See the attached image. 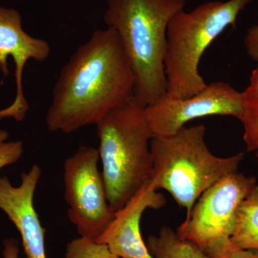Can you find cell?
I'll list each match as a JSON object with an SVG mask.
<instances>
[{"mask_svg":"<svg viewBox=\"0 0 258 258\" xmlns=\"http://www.w3.org/2000/svg\"><path fill=\"white\" fill-rule=\"evenodd\" d=\"M148 249L154 258H209L197 244L181 238L170 227H161L148 238Z\"/></svg>","mask_w":258,"mask_h":258,"instance_id":"4fadbf2b","label":"cell"},{"mask_svg":"<svg viewBox=\"0 0 258 258\" xmlns=\"http://www.w3.org/2000/svg\"><path fill=\"white\" fill-rule=\"evenodd\" d=\"M230 242L238 248L258 251V184L239 205Z\"/></svg>","mask_w":258,"mask_h":258,"instance_id":"7c38bea8","label":"cell"},{"mask_svg":"<svg viewBox=\"0 0 258 258\" xmlns=\"http://www.w3.org/2000/svg\"><path fill=\"white\" fill-rule=\"evenodd\" d=\"M18 241L13 238L6 239L3 242V258H20Z\"/></svg>","mask_w":258,"mask_h":258,"instance_id":"d6986e66","label":"cell"},{"mask_svg":"<svg viewBox=\"0 0 258 258\" xmlns=\"http://www.w3.org/2000/svg\"><path fill=\"white\" fill-rule=\"evenodd\" d=\"M96 148L83 146L64 163V200L68 217L81 237L96 240L115 216L98 168Z\"/></svg>","mask_w":258,"mask_h":258,"instance_id":"52a82bcc","label":"cell"},{"mask_svg":"<svg viewBox=\"0 0 258 258\" xmlns=\"http://www.w3.org/2000/svg\"><path fill=\"white\" fill-rule=\"evenodd\" d=\"M243 139L247 152L255 153L258 159V62L251 73L248 85L242 91Z\"/></svg>","mask_w":258,"mask_h":258,"instance_id":"5bb4252c","label":"cell"},{"mask_svg":"<svg viewBox=\"0 0 258 258\" xmlns=\"http://www.w3.org/2000/svg\"><path fill=\"white\" fill-rule=\"evenodd\" d=\"M209 258H258V252L249 249L238 248L230 240L220 249L208 254Z\"/></svg>","mask_w":258,"mask_h":258,"instance_id":"e0dca14e","label":"cell"},{"mask_svg":"<svg viewBox=\"0 0 258 258\" xmlns=\"http://www.w3.org/2000/svg\"><path fill=\"white\" fill-rule=\"evenodd\" d=\"M251 2H208L173 17L166 33L164 60L167 96L189 98L205 88L208 84L199 72L204 52L228 27L235 28L239 15Z\"/></svg>","mask_w":258,"mask_h":258,"instance_id":"5b68a950","label":"cell"},{"mask_svg":"<svg viewBox=\"0 0 258 258\" xmlns=\"http://www.w3.org/2000/svg\"><path fill=\"white\" fill-rule=\"evenodd\" d=\"M9 137V134L4 130H0V144L6 142L7 139Z\"/></svg>","mask_w":258,"mask_h":258,"instance_id":"ffe728a7","label":"cell"},{"mask_svg":"<svg viewBox=\"0 0 258 258\" xmlns=\"http://www.w3.org/2000/svg\"><path fill=\"white\" fill-rule=\"evenodd\" d=\"M50 47L46 40L35 38L24 31L21 15L17 10L0 7V70L5 76L10 74L8 59L13 57L15 64L16 96L8 108L0 110V120L15 118L22 121L29 109L23 86L24 69L30 59L46 60Z\"/></svg>","mask_w":258,"mask_h":258,"instance_id":"9c48e42d","label":"cell"},{"mask_svg":"<svg viewBox=\"0 0 258 258\" xmlns=\"http://www.w3.org/2000/svg\"><path fill=\"white\" fill-rule=\"evenodd\" d=\"M166 203L164 197L156 191L149 180L123 208L115 211L110 225L96 240L106 244L120 258H154L142 239L141 220L148 209L159 210Z\"/></svg>","mask_w":258,"mask_h":258,"instance_id":"8fae6325","label":"cell"},{"mask_svg":"<svg viewBox=\"0 0 258 258\" xmlns=\"http://www.w3.org/2000/svg\"><path fill=\"white\" fill-rule=\"evenodd\" d=\"M64 258H120L115 255L106 244L80 236L66 247Z\"/></svg>","mask_w":258,"mask_h":258,"instance_id":"9a60e30c","label":"cell"},{"mask_svg":"<svg viewBox=\"0 0 258 258\" xmlns=\"http://www.w3.org/2000/svg\"><path fill=\"white\" fill-rule=\"evenodd\" d=\"M243 113L242 93L223 81L207 85L197 94L174 98L165 94L146 107L152 138L174 135L191 120L211 115H230L240 119Z\"/></svg>","mask_w":258,"mask_h":258,"instance_id":"ba28073f","label":"cell"},{"mask_svg":"<svg viewBox=\"0 0 258 258\" xmlns=\"http://www.w3.org/2000/svg\"><path fill=\"white\" fill-rule=\"evenodd\" d=\"M135 78L119 37L113 28L98 30L62 69L52 92L46 124L71 134L91 125L134 96Z\"/></svg>","mask_w":258,"mask_h":258,"instance_id":"6da1fadb","label":"cell"},{"mask_svg":"<svg viewBox=\"0 0 258 258\" xmlns=\"http://www.w3.org/2000/svg\"><path fill=\"white\" fill-rule=\"evenodd\" d=\"M23 152V143L20 141L5 142L0 144V170L18 161Z\"/></svg>","mask_w":258,"mask_h":258,"instance_id":"2e32d148","label":"cell"},{"mask_svg":"<svg viewBox=\"0 0 258 258\" xmlns=\"http://www.w3.org/2000/svg\"><path fill=\"white\" fill-rule=\"evenodd\" d=\"M185 6V0H108L105 23L123 44L135 78L134 98L142 106L166 93V33Z\"/></svg>","mask_w":258,"mask_h":258,"instance_id":"7a4b0ae2","label":"cell"},{"mask_svg":"<svg viewBox=\"0 0 258 258\" xmlns=\"http://www.w3.org/2000/svg\"><path fill=\"white\" fill-rule=\"evenodd\" d=\"M41 174V168L34 164L21 174V183L18 186L13 185L8 176H0V210L18 230L28 258H47L46 230L34 205V195Z\"/></svg>","mask_w":258,"mask_h":258,"instance_id":"30bf717a","label":"cell"},{"mask_svg":"<svg viewBox=\"0 0 258 258\" xmlns=\"http://www.w3.org/2000/svg\"><path fill=\"white\" fill-rule=\"evenodd\" d=\"M102 175L114 211L128 203L152 177V132L146 107L133 98L97 123Z\"/></svg>","mask_w":258,"mask_h":258,"instance_id":"3957f363","label":"cell"},{"mask_svg":"<svg viewBox=\"0 0 258 258\" xmlns=\"http://www.w3.org/2000/svg\"><path fill=\"white\" fill-rule=\"evenodd\" d=\"M244 42L247 55L252 60L258 62V25L247 30Z\"/></svg>","mask_w":258,"mask_h":258,"instance_id":"ac0fdd59","label":"cell"},{"mask_svg":"<svg viewBox=\"0 0 258 258\" xmlns=\"http://www.w3.org/2000/svg\"><path fill=\"white\" fill-rule=\"evenodd\" d=\"M203 124L183 127L174 135L151 140V181L156 191H168L180 208L191 214L200 197L217 181L238 171L240 152L228 157L214 155L205 142Z\"/></svg>","mask_w":258,"mask_h":258,"instance_id":"277c9868","label":"cell"},{"mask_svg":"<svg viewBox=\"0 0 258 258\" xmlns=\"http://www.w3.org/2000/svg\"><path fill=\"white\" fill-rule=\"evenodd\" d=\"M257 185V179L232 173L217 181L200 197L177 235L197 244L207 254L230 240L239 205Z\"/></svg>","mask_w":258,"mask_h":258,"instance_id":"8992f818","label":"cell"}]
</instances>
